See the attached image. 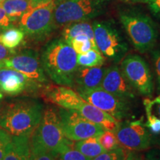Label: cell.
Wrapping results in <instances>:
<instances>
[{
	"label": "cell",
	"mask_w": 160,
	"mask_h": 160,
	"mask_svg": "<svg viewBox=\"0 0 160 160\" xmlns=\"http://www.w3.org/2000/svg\"><path fill=\"white\" fill-rule=\"evenodd\" d=\"M143 160H160V150L152 149L146 153Z\"/></svg>",
	"instance_id": "obj_32"
},
{
	"label": "cell",
	"mask_w": 160,
	"mask_h": 160,
	"mask_svg": "<svg viewBox=\"0 0 160 160\" xmlns=\"http://www.w3.org/2000/svg\"><path fill=\"white\" fill-rule=\"evenodd\" d=\"M25 37L21 29L11 26L0 33V43L7 48L14 50L22 42Z\"/></svg>",
	"instance_id": "obj_21"
},
{
	"label": "cell",
	"mask_w": 160,
	"mask_h": 160,
	"mask_svg": "<svg viewBox=\"0 0 160 160\" xmlns=\"http://www.w3.org/2000/svg\"><path fill=\"white\" fill-rule=\"evenodd\" d=\"M99 142L106 151H111L119 147V142L115 133L109 131H105L99 137Z\"/></svg>",
	"instance_id": "obj_27"
},
{
	"label": "cell",
	"mask_w": 160,
	"mask_h": 160,
	"mask_svg": "<svg viewBox=\"0 0 160 160\" xmlns=\"http://www.w3.org/2000/svg\"><path fill=\"white\" fill-rule=\"evenodd\" d=\"M128 152L119 146L117 148L111 151H106L91 160H125Z\"/></svg>",
	"instance_id": "obj_26"
},
{
	"label": "cell",
	"mask_w": 160,
	"mask_h": 160,
	"mask_svg": "<svg viewBox=\"0 0 160 160\" xmlns=\"http://www.w3.org/2000/svg\"><path fill=\"white\" fill-rule=\"evenodd\" d=\"M125 160H143L141 154L137 151H129Z\"/></svg>",
	"instance_id": "obj_36"
},
{
	"label": "cell",
	"mask_w": 160,
	"mask_h": 160,
	"mask_svg": "<svg viewBox=\"0 0 160 160\" xmlns=\"http://www.w3.org/2000/svg\"><path fill=\"white\" fill-rule=\"evenodd\" d=\"M68 45L73 48L77 54H83L91 49L95 50L93 43L86 36H78L72 39Z\"/></svg>",
	"instance_id": "obj_25"
},
{
	"label": "cell",
	"mask_w": 160,
	"mask_h": 160,
	"mask_svg": "<svg viewBox=\"0 0 160 160\" xmlns=\"http://www.w3.org/2000/svg\"><path fill=\"white\" fill-rule=\"evenodd\" d=\"M30 139L29 136H11L2 160H28Z\"/></svg>",
	"instance_id": "obj_17"
},
{
	"label": "cell",
	"mask_w": 160,
	"mask_h": 160,
	"mask_svg": "<svg viewBox=\"0 0 160 160\" xmlns=\"http://www.w3.org/2000/svg\"><path fill=\"white\" fill-rule=\"evenodd\" d=\"M55 0L47 5L33 8L19 19V28L31 39L39 40L48 36L55 29L53 9Z\"/></svg>",
	"instance_id": "obj_8"
},
{
	"label": "cell",
	"mask_w": 160,
	"mask_h": 160,
	"mask_svg": "<svg viewBox=\"0 0 160 160\" xmlns=\"http://www.w3.org/2000/svg\"><path fill=\"white\" fill-rule=\"evenodd\" d=\"M0 6L13 22L32 8L29 0H5Z\"/></svg>",
	"instance_id": "obj_20"
},
{
	"label": "cell",
	"mask_w": 160,
	"mask_h": 160,
	"mask_svg": "<svg viewBox=\"0 0 160 160\" xmlns=\"http://www.w3.org/2000/svg\"><path fill=\"white\" fill-rule=\"evenodd\" d=\"M13 23L14 22L10 19L4 9L0 6V33L13 25Z\"/></svg>",
	"instance_id": "obj_30"
},
{
	"label": "cell",
	"mask_w": 160,
	"mask_h": 160,
	"mask_svg": "<svg viewBox=\"0 0 160 160\" xmlns=\"http://www.w3.org/2000/svg\"><path fill=\"white\" fill-rule=\"evenodd\" d=\"M3 98V93H2V91H1V89H0V99H2Z\"/></svg>",
	"instance_id": "obj_40"
},
{
	"label": "cell",
	"mask_w": 160,
	"mask_h": 160,
	"mask_svg": "<svg viewBox=\"0 0 160 160\" xmlns=\"http://www.w3.org/2000/svg\"><path fill=\"white\" fill-rule=\"evenodd\" d=\"M105 58L99 51L91 49L83 54H77L79 67H97L105 63Z\"/></svg>",
	"instance_id": "obj_22"
},
{
	"label": "cell",
	"mask_w": 160,
	"mask_h": 160,
	"mask_svg": "<svg viewBox=\"0 0 160 160\" xmlns=\"http://www.w3.org/2000/svg\"><path fill=\"white\" fill-rule=\"evenodd\" d=\"M92 26L100 53L115 63L122 61L128 51V45L119 30L109 21H95Z\"/></svg>",
	"instance_id": "obj_7"
},
{
	"label": "cell",
	"mask_w": 160,
	"mask_h": 160,
	"mask_svg": "<svg viewBox=\"0 0 160 160\" xmlns=\"http://www.w3.org/2000/svg\"><path fill=\"white\" fill-rule=\"evenodd\" d=\"M119 146L128 151H141L151 145V136L142 120L119 123L115 132Z\"/></svg>",
	"instance_id": "obj_13"
},
{
	"label": "cell",
	"mask_w": 160,
	"mask_h": 160,
	"mask_svg": "<svg viewBox=\"0 0 160 160\" xmlns=\"http://www.w3.org/2000/svg\"><path fill=\"white\" fill-rule=\"evenodd\" d=\"M58 160H91L73 147H70L58 155Z\"/></svg>",
	"instance_id": "obj_28"
},
{
	"label": "cell",
	"mask_w": 160,
	"mask_h": 160,
	"mask_svg": "<svg viewBox=\"0 0 160 160\" xmlns=\"http://www.w3.org/2000/svg\"><path fill=\"white\" fill-rule=\"evenodd\" d=\"M3 106H4L3 102H2V99H0V112H1V111H2V109Z\"/></svg>",
	"instance_id": "obj_39"
},
{
	"label": "cell",
	"mask_w": 160,
	"mask_h": 160,
	"mask_svg": "<svg viewBox=\"0 0 160 160\" xmlns=\"http://www.w3.org/2000/svg\"><path fill=\"white\" fill-rule=\"evenodd\" d=\"M77 92L86 101L108 113L117 121L126 119L131 113L129 101L115 97L104 91L101 87L90 90H79Z\"/></svg>",
	"instance_id": "obj_12"
},
{
	"label": "cell",
	"mask_w": 160,
	"mask_h": 160,
	"mask_svg": "<svg viewBox=\"0 0 160 160\" xmlns=\"http://www.w3.org/2000/svg\"><path fill=\"white\" fill-rule=\"evenodd\" d=\"M78 36H86L87 37H88L94 46L95 50L99 51L97 45H96L93 26L91 23L88 21H83L72 23L65 26L62 31V39L68 44H69L72 39Z\"/></svg>",
	"instance_id": "obj_18"
},
{
	"label": "cell",
	"mask_w": 160,
	"mask_h": 160,
	"mask_svg": "<svg viewBox=\"0 0 160 160\" xmlns=\"http://www.w3.org/2000/svg\"><path fill=\"white\" fill-rule=\"evenodd\" d=\"M53 1H54V0H29L32 8L38 7V6L47 5V4Z\"/></svg>",
	"instance_id": "obj_35"
},
{
	"label": "cell",
	"mask_w": 160,
	"mask_h": 160,
	"mask_svg": "<svg viewBox=\"0 0 160 160\" xmlns=\"http://www.w3.org/2000/svg\"><path fill=\"white\" fill-rule=\"evenodd\" d=\"M149 7L155 15L160 17V0H153L149 3Z\"/></svg>",
	"instance_id": "obj_34"
},
{
	"label": "cell",
	"mask_w": 160,
	"mask_h": 160,
	"mask_svg": "<svg viewBox=\"0 0 160 160\" xmlns=\"http://www.w3.org/2000/svg\"><path fill=\"white\" fill-rule=\"evenodd\" d=\"M45 96L52 103L62 108L78 112L87 119L99 124L105 131L115 133L119 128V121L91 105L71 88L61 85L48 87Z\"/></svg>",
	"instance_id": "obj_3"
},
{
	"label": "cell",
	"mask_w": 160,
	"mask_h": 160,
	"mask_svg": "<svg viewBox=\"0 0 160 160\" xmlns=\"http://www.w3.org/2000/svg\"><path fill=\"white\" fill-rule=\"evenodd\" d=\"M111 0H55V28L78 22L88 21L105 13Z\"/></svg>",
	"instance_id": "obj_4"
},
{
	"label": "cell",
	"mask_w": 160,
	"mask_h": 160,
	"mask_svg": "<svg viewBox=\"0 0 160 160\" xmlns=\"http://www.w3.org/2000/svg\"><path fill=\"white\" fill-rule=\"evenodd\" d=\"M73 147L91 159L106 151L100 144L99 137H89L79 140L73 143Z\"/></svg>",
	"instance_id": "obj_19"
},
{
	"label": "cell",
	"mask_w": 160,
	"mask_h": 160,
	"mask_svg": "<svg viewBox=\"0 0 160 160\" xmlns=\"http://www.w3.org/2000/svg\"><path fill=\"white\" fill-rule=\"evenodd\" d=\"M156 99H157V103L159 104V106H158V113H159V116L160 117V96L157 98H156Z\"/></svg>",
	"instance_id": "obj_38"
},
{
	"label": "cell",
	"mask_w": 160,
	"mask_h": 160,
	"mask_svg": "<svg viewBox=\"0 0 160 160\" xmlns=\"http://www.w3.org/2000/svg\"><path fill=\"white\" fill-rule=\"evenodd\" d=\"M45 73L61 86H74L77 53L63 39H53L44 48L40 57Z\"/></svg>",
	"instance_id": "obj_1"
},
{
	"label": "cell",
	"mask_w": 160,
	"mask_h": 160,
	"mask_svg": "<svg viewBox=\"0 0 160 160\" xmlns=\"http://www.w3.org/2000/svg\"><path fill=\"white\" fill-rule=\"evenodd\" d=\"M119 20L134 48L140 53L153 49L158 38V31L153 21L145 13L134 11H124Z\"/></svg>",
	"instance_id": "obj_6"
},
{
	"label": "cell",
	"mask_w": 160,
	"mask_h": 160,
	"mask_svg": "<svg viewBox=\"0 0 160 160\" xmlns=\"http://www.w3.org/2000/svg\"><path fill=\"white\" fill-rule=\"evenodd\" d=\"M105 68L97 67H79L74 77V86L77 91L90 90L101 87Z\"/></svg>",
	"instance_id": "obj_16"
},
{
	"label": "cell",
	"mask_w": 160,
	"mask_h": 160,
	"mask_svg": "<svg viewBox=\"0 0 160 160\" xmlns=\"http://www.w3.org/2000/svg\"><path fill=\"white\" fill-rule=\"evenodd\" d=\"M14 51V50L7 48L2 44L0 43V63L2 62L5 59L11 57Z\"/></svg>",
	"instance_id": "obj_31"
},
{
	"label": "cell",
	"mask_w": 160,
	"mask_h": 160,
	"mask_svg": "<svg viewBox=\"0 0 160 160\" xmlns=\"http://www.w3.org/2000/svg\"><path fill=\"white\" fill-rule=\"evenodd\" d=\"M11 141V135L0 128V160H2L8 146Z\"/></svg>",
	"instance_id": "obj_29"
},
{
	"label": "cell",
	"mask_w": 160,
	"mask_h": 160,
	"mask_svg": "<svg viewBox=\"0 0 160 160\" xmlns=\"http://www.w3.org/2000/svg\"><path fill=\"white\" fill-rule=\"evenodd\" d=\"M30 141L58 155L73 146V141L64 134L59 110L53 107L44 108L40 122L32 133Z\"/></svg>",
	"instance_id": "obj_5"
},
{
	"label": "cell",
	"mask_w": 160,
	"mask_h": 160,
	"mask_svg": "<svg viewBox=\"0 0 160 160\" xmlns=\"http://www.w3.org/2000/svg\"><path fill=\"white\" fill-rule=\"evenodd\" d=\"M42 87L32 81L23 73L14 69L0 66V89L6 94L18 96L22 93H32Z\"/></svg>",
	"instance_id": "obj_14"
},
{
	"label": "cell",
	"mask_w": 160,
	"mask_h": 160,
	"mask_svg": "<svg viewBox=\"0 0 160 160\" xmlns=\"http://www.w3.org/2000/svg\"><path fill=\"white\" fill-rule=\"evenodd\" d=\"M59 114L64 134L71 141L99 137L105 131L99 124L90 121L73 110L60 108Z\"/></svg>",
	"instance_id": "obj_9"
},
{
	"label": "cell",
	"mask_w": 160,
	"mask_h": 160,
	"mask_svg": "<svg viewBox=\"0 0 160 160\" xmlns=\"http://www.w3.org/2000/svg\"><path fill=\"white\" fill-rule=\"evenodd\" d=\"M121 71L132 87L144 96H151L153 82L146 61L139 55L131 54L122 60Z\"/></svg>",
	"instance_id": "obj_11"
},
{
	"label": "cell",
	"mask_w": 160,
	"mask_h": 160,
	"mask_svg": "<svg viewBox=\"0 0 160 160\" xmlns=\"http://www.w3.org/2000/svg\"><path fill=\"white\" fill-rule=\"evenodd\" d=\"M0 66L14 69L41 86L48 82L41 59L34 50L24 49L14 51L11 57L0 63Z\"/></svg>",
	"instance_id": "obj_10"
},
{
	"label": "cell",
	"mask_w": 160,
	"mask_h": 160,
	"mask_svg": "<svg viewBox=\"0 0 160 160\" xmlns=\"http://www.w3.org/2000/svg\"><path fill=\"white\" fill-rule=\"evenodd\" d=\"M28 160H58V154L48 151L37 144L30 141V156Z\"/></svg>",
	"instance_id": "obj_24"
},
{
	"label": "cell",
	"mask_w": 160,
	"mask_h": 160,
	"mask_svg": "<svg viewBox=\"0 0 160 160\" xmlns=\"http://www.w3.org/2000/svg\"><path fill=\"white\" fill-rule=\"evenodd\" d=\"M155 104V100L145 99L144 100V105L145 106L147 113V122L145 125L149 132L154 134L160 133V119L152 113V108Z\"/></svg>",
	"instance_id": "obj_23"
},
{
	"label": "cell",
	"mask_w": 160,
	"mask_h": 160,
	"mask_svg": "<svg viewBox=\"0 0 160 160\" xmlns=\"http://www.w3.org/2000/svg\"><path fill=\"white\" fill-rule=\"evenodd\" d=\"M4 1H5V0H0V3L2 2H4Z\"/></svg>",
	"instance_id": "obj_41"
},
{
	"label": "cell",
	"mask_w": 160,
	"mask_h": 160,
	"mask_svg": "<svg viewBox=\"0 0 160 160\" xmlns=\"http://www.w3.org/2000/svg\"><path fill=\"white\" fill-rule=\"evenodd\" d=\"M44 105L35 99H19L4 105L0 127L11 136L31 137L42 117Z\"/></svg>",
	"instance_id": "obj_2"
},
{
	"label": "cell",
	"mask_w": 160,
	"mask_h": 160,
	"mask_svg": "<svg viewBox=\"0 0 160 160\" xmlns=\"http://www.w3.org/2000/svg\"><path fill=\"white\" fill-rule=\"evenodd\" d=\"M101 88L111 94L128 101L134 99L136 97L135 89L117 65L105 69Z\"/></svg>",
	"instance_id": "obj_15"
},
{
	"label": "cell",
	"mask_w": 160,
	"mask_h": 160,
	"mask_svg": "<svg viewBox=\"0 0 160 160\" xmlns=\"http://www.w3.org/2000/svg\"><path fill=\"white\" fill-rule=\"evenodd\" d=\"M153 59H154L155 69L156 72H157L158 82H159V85L160 86V51H157L154 53Z\"/></svg>",
	"instance_id": "obj_33"
},
{
	"label": "cell",
	"mask_w": 160,
	"mask_h": 160,
	"mask_svg": "<svg viewBox=\"0 0 160 160\" xmlns=\"http://www.w3.org/2000/svg\"><path fill=\"white\" fill-rule=\"evenodd\" d=\"M122 2H135V3H151L153 0H121Z\"/></svg>",
	"instance_id": "obj_37"
}]
</instances>
